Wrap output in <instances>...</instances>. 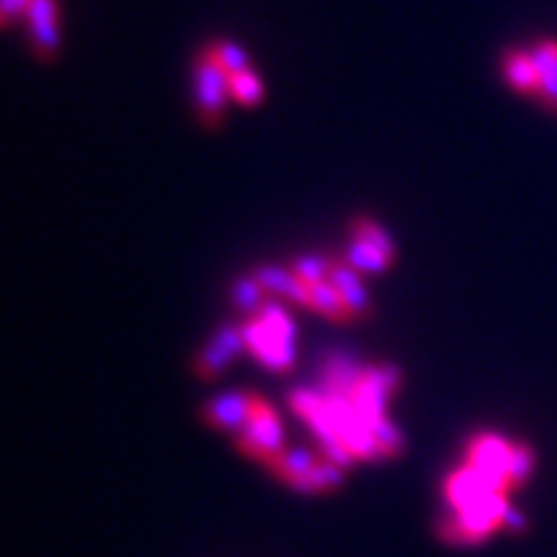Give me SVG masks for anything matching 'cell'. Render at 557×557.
<instances>
[{
	"mask_svg": "<svg viewBox=\"0 0 557 557\" xmlns=\"http://www.w3.org/2000/svg\"><path fill=\"white\" fill-rule=\"evenodd\" d=\"M284 297H287L292 305L297 307H305V310H313V284L302 282L300 276L294 274L292 282H289L287 292H284Z\"/></svg>",
	"mask_w": 557,
	"mask_h": 557,
	"instance_id": "27",
	"label": "cell"
},
{
	"mask_svg": "<svg viewBox=\"0 0 557 557\" xmlns=\"http://www.w3.org/2000/svg\"><path fill=\"white\" fill-rule=\"evenodd\" d=\"M346 261H349L356 271H372V274H380V271L387 269V264H390L392 258L387 256V253H382L380 248H374L372 243H367V240L354 238Z\"/></svg>",
	"mask_w": 557,
	"mask_h": 557,
	"instance_id": "9",
	"label": "cell"
},
{
	"mask_svg": "<svg viewBox=\"0 0 557 557\" xmlns=\"http://www.w3.org/2000/svg\"><path fill=\"white\" fill-rule=\"evenodd\" d=\"M341 297L346 302V310L351 313V318H362V315L369 313V294L362 287V282L354 284L351 289H343Z\"/></svg>",
	"mask_w": 557,
	"mask_h": 557,
	"instance_id": "25",
	"label": "cell"
},
{
	"mask_svg": "<svg viewBox=\"0 0 557 557\" xmlns=\"http://www.w3.org/2000/svg\"><path fill=\"white\" fill-rule=\"evenodd\" d=\"M503 75L514 91L524 93V96H537L542 88V75H539L537 62H534L532 52H521V49H509L503 57Z\"/></svg>",
	"mask_w": 557,
	"mask_h": 557,
	"instance_id": "6",
	"label": "cell"
},
{
	"mask_svg": "<svg viewBox=\"0 0 557 557\" xmlns=\"http://www.w3.org/2000/svg\"><path fill=\"white\" fill-rule=\"evenodd\" d=\"M269 465L282 478H289V475H305V472L313 470L318 465V457L310 449H289V452H279L276 457H271Z\"/></svg>",
	"mask_w": 557,
	"mask_h": 557,
	"instance_id": "11",
	"label": "cell"
},
{
	"mask_svg": "<svg viewBox=\"0 0 557 557\" xmlns=\"http://www.w3.org/2000/svg\"><path fill=\"white\" fill-rule=\"evenodd\" d=\"M196 80V104H199V114L207 127H215L222 119V109H225V98L230 91V75L222 68L217 57L212 55V49H204L194 68Z\"/></svg>",
	"mask_w": 557,
	"mask_h": 557,
	"instance_id": "1",
	"label": "cell"
},
{
	"mask_svg": "<svg viewBox=\"0 0 557 557\" xmlns=\"http://www.w3.org/2000/svg\"><path fill=\"white\" fill-rule=\"evenodd\" d=\"M503 527H509L511 532H524V529H527V519L509 503V509L503 514Z\"/></svg>",
	"mask_w": 557,
	"mask_h": 557,
	"instance_id": "30",
	"label": "cell"
},
{
	"mask_svg": "<svg viewBox=\"0 0 557 557\" xmlns=\"http://www.w3.org/2000/svg\"><path fill=\"white\" fill-rule=\"evenodd\" d=\"M331 266H333V261L325 256H300L292 264V271L300 276L302 282L318 284V282H328V276H331Z\"/></svg>",
	"mask_w": 557,
	"mask_h": 557,
	"instance_id": "15",
	"label": "cell"
},
{
	"mask_svg": "<svg viewBox=\"0 0 557 557\" xmlns=\"http://www.w3.org/2000/svg\"><path fill=\"white\" fill-rule=\"evenodd\" d=\"M511 457H514V444L498 439V436H478L470 444V465L483 470L493 480H498L506 488H514L509 478Z\"/></svg>",
	"mask_w": 557,
	"mask_h": 557,
	"instance_id": "4",
	"label": "cell"
},
{
	"mask_svg": "<svg viewBox=\"0 0 557 557\" xmlns=\"http://www.w3.org/2000/svg\"><path fill=\"white\" fill-rule=\"evenodd\" d=\"M230 362H233V356L227 354L220 343L212 341L207 349L199 354V359H196V372L202 374V377H217L220 372H225Z\"/></svg>",
	"mask_w": 557,
	"mask_h": 557,
	"instance_id": "16",
	"label": "cell"
},
{
	"mask_svg": "<svg viewBox=\"0 0 557 557\" xmlns=\"http://www.w3.org/2000/svg\"><path fill=\"white\" fill-rule=\"evenodd\" d=\"M534 62H537L539 75H542V88H539V101L552 109H557V42L555 39H545L537 44L532 52Z\"/></svg>",
	"mask_w": 557,
	"mask_h": 557,
	"instance_id": "8",
	"label": "cell"
},
{
	"mask_svg": "<svg viewBox=\"0 0 557 557\" xmlns=\"http://www.w3.org/2000/svg\"><path fill=\"white\" fill-rule=\"evenodd\" d=\"M60 8L57 0H31L26 21H29L31 44L42 60H52L60 47Z\"/></svg>",
	"mask_w": 557,
	"mask_h": 557,
	"instance_id": "3",
	"label": "cell"
},
{
	"mask_svg": "<svg viewBox=\"0 0 557 557\" xmlns=\"http://www.w3.org/2000/svg\"><path fill=\"white\" fill-rule=\"evenodd\" d=\"M253 398L245 390L227 392L222 398H215L212 403L204 405V418L217 429H230V431H243L251 421L253 413Z\"/></svg>",
	"mask_w": 557,
	"mask_h": 557,
	"instance_id": "5",
	"label": "cell"
},
{
	"mask_svg": "<svg viewBox=\"0 0 557 557\" xmlns=\"http://www.w3.org/2000/svg\"><path fill=\"white\" fill-rule=\"evenodd\" d=\"M289 403H292V408L300 413V416L310 418L315 411H320V405L325 403V398L313 390H294L292 398H289Z\"/></svg>",
	"mask_w": 557,
	"mask_h": 557,
	"instance_id": "26",
	"label": "cell"
},
{
	"mask_svg": "<svg viewBox=\"0 0 557 557\" xmlns=\"http://www.w3.org/2000/svg\"><path fill=\"white\" fill-rule=\"evenodd\" d=\"M313 310L328 315L331 320H351V313L346 310L341 292L331 282L313 284Z\"/></svg>",
	"mask_w": 557,
	"mask_h": 557,
	"instance_id": "10",
	"label": "cell"
},
{
	"mask_svg": "<svg viewBox=\"0 0 557 557\" xmlns=\"http://www.w3.org/2000/svg\"><path fill=\"white\" fill-rule=\"evenodd\" d=\"M310 478H313L315 488L318 490H336L343 485V467L323 460L310 470Z\"/></svg>",
	"mask_w": 557,
	"mask_h": 557,
	"instance_id": "22",
	"label": "cell"
},
{
	"mask_svg": "<svg viewBox=\"0 0 557 557\" xmlns=\"http://www.w3.org/2000/svg\"><path fill=\"white\" fill-rule=\"evenodd\" d=\"M256 359L269 369H274V372H287V369H292L294 362L292 341H276V338H271L264 349L256 351Z\"/></svg>",
	"mask_w": 557,
	"mask_h": 557,
	"instance_id": "13",
	"label": "cell"
},
{
	"mask_svg": "<svg viewBox=\"0 0 557 557\" xmlns=\"http://www.w3.org/2000/svg\"><path fill=\"white\" fill-rule=\"evenodd\" d=\"M320 454H323L325 462H333V465H338V467H349L351 462L356 460L354 454H351V449L343 444L341 436L323 439V444H320Z\"/></svg>",
	"mask_w": 557,
	"mask_h": 557,
	"instance_id": "23",
	"label": "cell"
},
{
	"mask_svg": "<svg viewBox=\"0 0 557 557\" xmlns=\"http://www.w3.org/2000/svg\"><path fill=\"white\" fill-rule=\"evenodd\" d=\"M354 238L367 240V243H372L374 248H380L382 253H387L390 258H395V248H392V240L387 238L385 230H382L377 222L369 220V217H359V220L354 222Z\"/></svg>",
	"mask_w": 557,
	"mask_h": 557,
	"instance_id": "17",
	"label": "cell"
},
{
	"mask_svg": "<svg viewBox=\"0 0 557 557\" xmlns=\"http://www.w3.org/2000/svg\"><path fill=\"white\" fill-rule=\"evenodd\" d=\"M230 93H233L243 106H256L258 101H261V96H264V86H261V78L248 68L230 75Z\"/></svg>",
	"mask_w": 557,
	"mask_h": 557,
	"instance_id": "12",
	"label": "cell"
},
{
	"mask_svg": "<svg viewBox=\"0 0 557 557\" xmlns=\"http://www.w3.org/2000/svg\"><path fill=\"white\" fill-rule=\"evenodd\" d=\"M364 374H367L369 380L372 382H377V385H382L385 390H395L398 387V380H400V374H398V369L395 367H369V369H364Z\"/></svg>",
	"mask_w": 557,
	"mask_h": 557,
	"instance_id": "28",
	"label": "cell"
},
{
	"mask_svg": "<svg viewBox=\"0 0 557 557\" xmlns=\"http://www.w3.org/2000/svg\"><path fill=\"white\" fill-rule=\"evenodd\" d=\"M534 470V452L527 447V444H514V457H511V470L509 478L514 488L524 485L529 480Z\"/></svg>",
	"mask_w": 557,
	"mask_h": 557,
	"instance_id": "20",
	"label": "cell"
},
{
	"mask_svg": "<svg viewBox=\"0 0 557 557\" xmlns=\"http://www.w3.org/2000/svg\"><path fill=\"white\" fill-rule=\"evenodd\" d=\"M209 49H212V55L217 57V62H220L222 68L227 70V75H235V73H240V70H248V55H245V49L238 47L235 42H222Z\"/></svg>",
	"mask_w": 557,
	"mask_h": 557,
	"instance_id": "18",
	"label": "cell"
},
{
	"mask_svg": "<svg viewBox=\"0 0 557 557\" xmlns=\"http://www.w3.org/2000/svg\"><path fill=\"white\" fill-rule=\"evenodd\" d=\"M387 392H390V390H385L382 385L372 382L367 374L362 372V377H359V382L351 387V395H349L351 403H354L356 416L362 418L364 423H369V426H372L374 418H380L382 411H385Z\"/></svg>",
	"mask_w": 557,
	"mask_h": 557,
	"instance_id": "7",
	"label": "cell"
},
{
	"mask_svg": "<svg viewBox=\"0 0 557 557\" xmlns=\"http://www.w3.org/2000/svg\"><path fill=\"white\" fill-rule=\"evenodd\" d=\"M369 429H372L374 441L380 444L382 452H385L387 457H392V454H398V452H400V447H403V439H400L398 429H395V426H392V423L387 421L385 416L374 418L372 426H369Z\"/></svg>",
	"mask_w": 557,
	"mask_h": 557,
	"instance_id": "19",
	"label": "cell"
},
{
	"mask_svg": "<svg viewBox=\"0 0 557 557\" xmlns=\"http://www.w3.org/2000/svg\"><path fill=\"white\" fill-rule=\"evenodd\" d=\"M264 292L266 289L258 284V279L253 276V279H238L233 287V302L238 310H243V313H258V307L264 305Z\"/></svg>",
	"mask_w": 557,
	"mask_h": 557,
	"instance_id": "14",
	"label": "cell"
},
{
	"mask_svg": "<svg viewBox=\"0 0 557 557\" xmlns=\"http://www.w3.org/2000/svg\"><path fill=\"white\" fill-rule=\"evenodd\" d=\"M215 343H220L222 349H225L230 356H238L248 349V343H245V336H243V328H235V325H222L215 336Z\"/></svg>",
	"mask_w": 557,
	"mask_h": 557,
	"instance_id": "24",
	"label": "cell"
},
{
	"mask_svg": "<svg viewBox=\"0 0 557 557\" xmlns=\"http://www.w3.org/2000/svg\"><path fill=\"white\" fill-rule=\"evenodd\" d=\"M294 271L282 269V266H264V269H258L256 279L258 284L266 289V292H279L284 294L287 292L289 282H292Z\"/></svg>",
	"mask_w": 557,
	"mask_h": 557,
	"instance_id": "21",
	"label": "cell"
},
{
	"mask_svg": "<svg viewBox=\"0 0 557 557\" xmlns=\"http://www.w3.org/2000/svg\"><path fill=\"white\" fill-rule=\"evenodd\" d=\"M238 447L243 449L248 457H258V460L269 462L279 452H284V434L282 423L276 418L274 408L266 400L253 398V413L251 421L238 434Z\"/></svg>",
	"mask_w": 557,
	"mask_h": 557,
	"instance_id": "2",
	"label": "cell"
},
{
	"mask_svg": "<svg viewBox=\"0 0 557 557\" xmlns=\"http://www.w3.org/2000/svg\"><path fill=\"white\" fill-rule=\"evenodd\" d=\"M31 0H0V19L3 26H11L19 16H26Z\"/></svg>",
	"mask_w": 557,
	"mask_h": 557,
	"instance_id": "29",
	"label": "cell"
}]
</instances>
